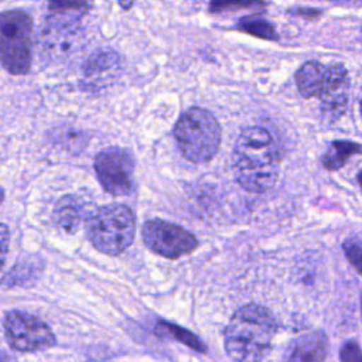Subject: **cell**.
Returning <instances> with one entry per match:
<instances>
[{"mask_svg": "<svg viewBox=\"0 0 362 362\" xmlns=\"http://www.w3.org/2000/svg\"><path fill=\"white\" fill-rule=\"evenodd\" d=\"M280 150L270 130L260 126L240 132L233 150V171L247 191L263 192L277 180Z\"/></svg>", "mask_w": 362, "mask_h": 362, "instance_id": "obj_1", "label": "cell"}, {"mask_svg": "<svg viewBox=\"0 0 362 362\" xmlns=\"http://www.w3.org/2000/svg\"><path fill=\"white\" fill-rule=\"evenodd\" d=\"M276 321L259 304H246L232 315L225 329V349L235 362H260L269 354Z\"/></svg>", "mask_w": 362, "mask_h": 362, "instance_id": "obj_2", "label": "cell"}, {"mask_svg": "<svg viewBox=\"0 0 362 362\" xmlns=\"http://www.w3.org/2000/svg\"><path fill=\"white\" fill-rule=\"evenodd\" d=\"M174 134L184 157L194 163L211 160L221 143L216 119L202 107H191L184 112L175 124Z\"/></svg>", "mask_w": 362, "mask_h": 362, "instance_id": "obj_3", "label": "cell"}, {"mask_svg": "<svg viewBox=\"0 0 362 362\" xmlns=\"http://www.w3.org/2000/svg\"><path fill=\"white\" fill-rule=\"evenodd\" d=\"M136 218L124 205L100 206L90 218L88 235L92 245L102 253L117 256L133 242Z\"/></svg>", "mask_w": 362, "mask_h": 362, "instance_id": "obj_4", "label": "cell"}, {"mask_svg": "<svg viewBox=\"0 0 362 362\" xmlns=\"http://www.w3.org/2000/svg\"><path fill=\"white\" fill-rule=\"evenodd\" d=\"M31 31V18L27 13H0V62L13 75H24L30 69Z\"/></svg>", "mask_w": 362, "mask_h": 362, "instance_id": "obj_5", "label": "cell"}, {"mask_svg": "<svg viewBox=\"0 0 362 362\" xmlns=\"http://www.w3.org/2000/svg\"><path fill=\"white\" fill-rule=\"evenodd\" d=\"M4 331L8 345L16 351H41L55 344L49 327L38 317L23 311H10L6 314Z\"/></svg>", "mask_w": 362, "mask_h": 362, "instance_id": "obj_6", "label": "cell"}, {"mask_svg": "<svg viewBox=\"0 0 362 362\" xmlns=\"http://www.w3.org/2000/svg\"><path fill=\"white\" fill-rule=\"evenodd\" d=\"M141 235L144 245L151 252L167 259L181 257L192 252L198 245V240L191 232L163 219L144 222Z\"/></svg>", "mask_w": 362, "mask_h": 362, "instance_id": "obj_7", "label": "cell"}, {"mask_svg": "<svg viewBox=\"0 0 362 362\" xmlns=\"http://www.w3.org/2000/svg\"><path fill=\"white\" fill-rule=\"evenodd\" d=\"M96 175L102 187L113 195H127L133 189V158L123 148L100 151L95 158Z\"/></svg>", "mask_w": 362, "mask_h": 362, "instance_id": "obj_8", "label": "cell"}, {"mask_svg": "<svg viewBox=\"0 0 362 362\" xmlns=\"http://www.w3.org/2000/svg\"><path fill=\"white\" fill-rule=\"evenodd\" d=\"M318 98L321 99V110L325 120L337 122L342 117L349 98V76L342 65L327 66L322 90Z\"/></svg>", "mask_w": 362, "mask_h": 362, "instance_id": "obj_9", "label": "cell"}, {"mask_svg": "<svg viewBox=\"0 0 362 362\" xmlns=\"http://www.w3.org/2000/svg\"><path fill=\"white\" fill-rule=\"evenodd\" d=\"M327 352V337L320 331H314L296 338L288 345L283 362H324Z\"/></svg>", "mask_w": 362, "mask_h": 362, "instance_id": "obj_10", "label": "cell"}, {"mask_svg": "<svg viewBox=\"0 0 362 362\" xmlns=\"http://www.w3.org/2000/svg\"><path fill=\"white\" fill-rule=\"evenodd\" d=\"M325 72L327 66L317 61H308L298 68L296 74V83L303 98L310 99L320 96L325 79Z\"/></svg>", "mask_w": 362, "mask_h": 362, "instance_id": "obj_11", "label": "cell"}, {"mask_svg": "<svg viewBox=\"0 0 362 362\" xmlns=\"http://www.w3.org/2000/svg\"><path fill=\"white\" fill-rule=\"evenodd\" d=\"M359 153H362L361 144L348 141V140H335L329 144V147L325 151V154L322 156L321 161L327 170L335 171V170H339L341 167H344L352 156L359 154Z\"/></svg>", "mask_w": 362, "mask_h": 362, "instance_id": "obj_12", "label": "cell"}, {"mask_svg": "<svg viewBox=\"0 0 362 362\" xmlns=\"http://www.w3.org/2000/svg\"><path fill=\"white\" fill-rule=\"evenodd\" d=\"M81 204L75 198L66 197L59 202V206L57 209V218L64 228L71 229L81 219Z\"/></svg>", "mask_w": 362, "mask_h": 362, "instance_id": "obj_13", "label": "cell"}, {"mask_svg": "<svg viewBox=\"0 0 362 362\" xmlns=\"http://www.w3.org/2000/svg\"><path fill=\"white\" fill-rule=\"evenodd\" d=\"M239 28L250 35H255L263 40H277L274 27L263 18H243L239 23Z\"/></svg>", "mask_w": 362, "mask_h": 362, "instance_id": "obj_14", "label": "cell"}, {"mask_svg": "<svg viewBox=\"0 0 362 362\" xmlns=\"http://www.w3.org/2000/svg\"><path fill=\"white\" fill-rule=\"evenodd\" d=\"M344 253L355 270L362 276V238L351 236L342 245Z\"/></svg>", "mask_w": 362, "mask_h": 362, "instance_id": "obj_15", "label": "cell"}, {"mask_svg": "<svg viewBox=\"0 0 362 362\" xmlns=\"http://www.w3.org/2000/svg\"><path fill=\"white\" fill-rule=\"evenodd\" d=\"M160 327L163 328V331L165 332H170L174 338H177L178 341H181L182 344L194 348L195 351H199V352H204L205 351V346L204 344L194 335L191 334L189 331H185L177 325H171V324H167V322H160Z\"/></svg>", "mask_w": 362, "mask_h": 362, "instance_id": "obj_16", "label": "cell"}, {"mask_svg": "<svg viewBox=\"0 0 362 362\" xmlns=\"http://www.w3.org/2000/svg\"><path fill=\"white\" fill-rule=\"evenodd\" d=\"M341 362H362V351L356 342L348 341L341 349Z\"/></svg>", "mask_w": 362, "mask_h": 362, "instance_id": "obj_17", "label": "cell"}, {"mask_svg": "<svg viewBox=\"0 0 362 362\" xmlns=\"http://www.w3.org/2000/svg\"><path fill=\"white\" fill-rule=\"evenodd\" d=\"M8 242H10L8 228L0 222V269L4 264V260L8 253Z\"/></svg>", "mask_w": 362, "mask_h": 362, "instance_id": "obj_18", "label": "cell"}, {"mask_svg": "<svg viewBox=\"0 0 362 362\" xmlns=\"http://www.w3.org/2000/svg\"><path fill=\"white\" fill-rule=\"evenodd\" d=\"M3 198H4V192H3V189L0 188V204H1V201H3Z\"/></svg>", "mask_w": 362, "mask_h": 362, "instance_id": "obj_19", "label": "cell"}, {"mask_svg": "<svg viewBox=\"0 0 362 362\" xmlns=\"http://www.w3.org/2000/svg\"><path fill=\"white\" fill-rule=\"evenodd\" d=\"M358 180H359V184H361V187H362V173H359V175H358Z\"/></svg>", "mask_w": 362, "mask_h": 362, "instance_id": "obj_20", "label": "cell"}, {"mask_svg": "<svg viewBox=\"0 0 362 362\" xmlns=\"http://www.w3.org/2000/svg\"><path fill=\"white\" fill-rule=\"evenodd\" d=\"M359 106H361V116H362V98H361V102H359Z\"/></svg>", "mask_w": 362, "mask_h": 362, "instance_id": "obj_21", "label": "cell"}, {"mask_svg": "<svg viewBox=\"0 0 362 362\" xmlns=\"http://www.w3.org/2000/svg\"><path fill=\"white\" fill-rule=\"evenodd\" d=\"M361 313H362V297H361Z\"/></svg>", "mask_w": 362, "mask_h": 362, "instance_id": "obj_22", "label": "cell"}]
</instances>
